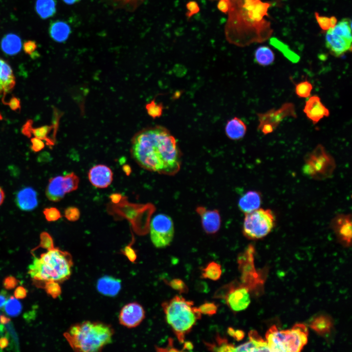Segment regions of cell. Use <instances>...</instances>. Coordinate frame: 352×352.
I'll use <instances>...</instances> for the list:
<instances>
[{"instance_id": "6da1fadb", "label": "cell", "mask_w": 352, "mask_h": 352, "mask_svg": "<svg viewBox=\"0 0 352 352\" xmlns=\"http://www.w3.org/2000/svg\"><path fill=\"white\" fill-rule=\"evenodd\" d=\"M131 150L134 159L148 171L173 176L180 169V150L176 138L164 127H150L137 132Z\"/></svg>"}, {"instance_id": "7a4b0ae2", "label": "cell", "mask_w": 352, "mask_h": 352, "mask_svg": "<svg viewBox=\"0 0 352 352\" xmlns=\"http://www.w3.org/2000/svg\"><path fill=\"white\" fill-rule=\"evenodd\" d=\"M226 35L231 43L245 46L267 40L273 32L266 19L271 3L262 0L230 1Z\"/></svg>"}, {"instance_id": "3957f363", "label": "cell", "mask_w": 352, "mask_h": 352, "mask_svg": "<svg viewBox=\"0 0 352 352\" xmlns=\"http://www.w3.org/2000/svg\"><path fill=\"white\" fill-rule=\"evenodd\" d=\"M112 328L99 322L84 321L70 327L64 334L70 347L75 351L98 352L110 343Z\"/></svg>"}, {"instance_id": "277c9868", "label": "cell", "mask_w": 352, "mask_h": 352, "mask_svg": "<svg viewBox=\"0 0 352 352\" xmlns=\"http://www.w3.org/2000/svg\"><path fill=\"white\" fill-rule=\"evenodd\" d=\"M72 261L71 255L58 248H53L35 257L29 266L28 273L35 280L62 282L69 277Z\"/></svg>"}, {"instance_id": "5b68a950", "label": "cell", "mask_w": 352, "mask_h": 352, "mask_svg": "<svg viewBox=\"0 0 352 352\" xmlns=\"http://www.w3.org/2000/svg\"><path fill=\"white\" fill-rule=\"evenodd\" d=\"M193 306V301L179 295L162 304L166 321L180 343L184 342L186 335L201 317L198 308Z\"/></svg>"}, {"instance_id": "8992f818", "label": "cell", "mask_w": 352, "mask_h": 352, "mask_svg": "<svg viewBox=\"0 0 352 352\" xmlns=\"http://www.w3.org/2000/svg\"><path fill=\"white\" fill-rule=\"evenodd\" d=\"M308 334V328L303 324L280 330L273 325L266 331L265 338L269 352H297L307 343Z\"/></svg>"}, {"instance_id": "52a82bcc", "label": "cell", "mask_w": 352, "mask_h": 352, "mask_svg": "<svg viewBox=\"0 0 352 352\" xmlns=\"http://www.w3.org/2000/svg\"><path fill=\"white\" fill-rule=\"evenodd\" d=\"M275 223V217L270 209L260 208L245 214L242 234L249 240L261 239L270 233Z\"/></svg>"}, {"instance_id": "ba28073f", "label": "cell", "mask_w": 352, "mask_h": 352, "mask_svg": "<svg viewBox=\"0 0 352 352\" xmlns=\"http://www.w3.org/2000/svg\"><path fill=\"white\" fill-rule=\"evenodd\" d=\"M326 46L330 53L338 57L352 51L351 22L343 19L335 25L327 30L326 34Z\"/></svg>"}, {"instance_id": "9c48e42d", "label": "cell", "mask_w": 352, "mask_h": 352, "mask_svg": "<svg viewBox=\"0 0 352 352\" xmlns=\"http://www.w3.org/2000/svg\"><path fill=\"white\" fill-rule=\"evenodd\" d=\"M254 253V246L249 244L238 258L239 268L242 274V284L249 291L263 286L264 282L262 273L255 268Z\"/></svg>"}, {"instance_id": "30bf717a", "label": "cell", "mask_w": 352, "mask_h": 352, "mask_svg": "<svg viewBox=\"0 0 352 352\" xmlns=\"http://www.w3.org/2000/svg\"><path fill=\"white\" fill-rule=\"evenodd\" d=\"M150 238L156 248H164L170 244L174 236V225L171 218L164 214L155 215L150 226Z\"/></svg>"}, {"instance_id": "8fae6325", "label": "cell", "mask_w": 352, "mask_h": 352, "mask_svg": "<svg viewBox=\"0 0 352 352\" xmlns=\"http://www.w3.org/2000/svg\"><path fill=\"white\" fill-rule=\"evenodd\" d=\"M257 115L259 122L258 130L264 135L273 132L286 117H297L294 104L289 102L283 104L279 109H272Z\"/></svg>"}, {"instance_id": "7c38bea8", "label": "cell", "mask_w": 352, "mask_h": 352, "mask_svg": "<svg viewBox=\"0 0 352 352\" xmlns=\"http://www.w3.org/2000/svg\"><path fill=\"white\" fill-rule=\"evenodd\" d=\"M249 291L241 284L232 282L220 289L216 296L224 298L232 311L238 312L246 309L250 304Z\"/></svg>"}, {"instance_id": "4fadbf2b", "label": "cell", "mask_w": 352, "mask_h": 352, "mask_svg": "<svg viewBox=\"0 0 352 352\" xmlns=\"http://www.w3.org/2000/svg\"><path fill=\"white\" fill-rule=\"evenodd\" d=\"M145 312L142 306L136 302L130 303L125 305L119 314L120 324L132 328L138 326L143 320Z\"/></svg>"}, {"instance_id": "5bb4252c", "label": "cell", "mask_w": 352, "mask_h": 352, "mask_svg": "<svg viewBox=\"0 0 352 352\" xmlns=\"http://www.w3.org/2000/svg\"><path fill=\"white\" fill-rule=\"evenodd\" d=\"M331 227L338 240L346 246L352 242V218L351 215L340 214L335 217L331 222Z\"/></svg>"}, {"instance_id": "9a60e30c", "label": "cell", "mask_w": 352, "mask_h": 352, "mask_svg": "<svg viewBox=\"0 0 352 352\" xmlns=\"http://www.w3.org/2000/svg\"><path fill=\"white\" fill-rule=\"evenodd\" d=\"M196 210L200 217L202 227L207 234H214L219 230L221 218L218 210H210L199 206Z\"/></svg>"}, {"instance_id": "2e32d148", "label": "cell", "mask_w": 352, "mask_h": 352, "mask_svg": "<svg viewBox=\"0 0 352 352\" xmlns=\"http://www.w3.org/2000/svg\"><path fill=\"white\" fill-rule=\"evenodd\" d=\"M303 111L313 124L318 123L324 117L330 115L329 110L322 103L320 98L316 95L310 96L306 101Z\"/></svg>"}, {"instance_id": "e0dca14e", "label": "cell", "mask_w": 352, "mask_h": 352, "mask_svg": "<svg viewBox=\"0 0 352 352\" xmlns=\"http://www.w3.org/2000/svg\"><path fill=\"white\" fill-rule=\"evenodd\" d=\"M88 179L94 187L99 188L108 187L113 180V173L108 166L99 164L92 167L88 173Z\"/></svg>"}, {"instance_id": "ac0fdd59", "label": "cell", "mask_w": 352, "mask_h": 352, "mask_svg": "<svg viewBox=\"0 0 352 352\" xmlns=\"http://www.w3.org/2000/svg\"><path fill=\"white\" fill-rule=\"evenodd\" d=\"M17 206L24 211H30L38 204L37 193L32 187H26L19 190L16 195Z\"/></svg>"}, {"instance_id": "d6986e66", "label": "cell", "mask_w": 352, "mask_h": 352, "mask_svg": "<svg viewBox=\"0 0 352 352\" xmlns=\"http://www.w3.org/2000/svg\"><path fill=\"white\" fill-rule=\"evenodd\" d=\"M249 341L238 347L234 352H269L266 341H264L255 330L248 333Z\"/></svg>"}, {"instance_id": "ffe728a7", "label": "cell", "mask_w": 352, "mask_h": 352, "mask_svg": "<svg viewBox=\"0 0 352 352\" xmlns=\"http://www.w3.org/2000/svg\"><path fill=\"white\" fill-rule=\"evenodd\" d=\"M98 291L101 294L110 297L117 295L121 288V281L119 279L110 276H104L99 278L96 284Z\"/></svg>"}, {"instance_id": "44dd1931", "label": "cell", "mask_w": 352, "mask_h": 352, "mask_svg": "<svg viewBox=\"0 0 352 352\" xmlns=\"http://www.w3.org/2000/svg\"><path fill=\"white\" fill-rule=\"evenodd\" d=\"M262 203L261 193L256 191H249L243 195L239 199V209L246 214L260 208Z\"/></svg>"}, {"instance_id": "7402d4cb", "label": "cell", "mask_w": 352, "mask_h": 352, "mask_svg": "<svg viewBox=\"0 0 352 352\" xmlns=\"http://www.w3.org/2000/svg\"><path fill=\"white\" fill-rule=\"evenodd\" d=\"M15 83V78L10 66L0 58V88L4 95L14 88Z\"/></svg>"}, {"instance_id": "603a6c76", "label": "cell", "mask_w": 352, "mask_h": 352, "mask_svg": "<svg viewBox=\"0 0 352 352\" xmlns=\"http://www.w3.org/2000/svg\"><path fill=\"white\" fill-rule=\"evenodd\" d=\"M32 121L28 120L23 125L22 129V133L25 136L30 137L33 134L35 137L42 140H45L47 145L51 146L54 144L48 134L53 128V126H44L37 128L32 127Z\"/></svg>"}, {"instance_id": "cb8c5ba5", "label": "cell", "mask_w": 352, "mask_h": 352, "mask_svg": "<svg viewBox=\"0 0 352 352\" xmlns=\"http://www.w3.org/2000/svg\"><path fill=\"white\" fill-rule=\"evenodd\" d=\"M247 127L240 118L234 117L228 120L225 127L226 136L231 140H237L243 138L246 134Z\"/></svg>"}, {"instance_id": "d4e9b609", "label": "cell", "mask_w": 352, "mask_h": 352, "mask_svg": "<svg viewBox=\"0 0 352 352\" xmlns=\"http://www.w3.org/2000/svg\"><path fill=\"white\" fill-rule=\"evenodd\" d=\"M63 176H58L51 178L46 189L47 198L52 201H59L62 199L66 195L63 185Z\"/></svg>"}, {"instance_id": "484cf974", "label": "cell", "mask_w": 352, "mask_h": 352, "mask_svg": "<svg viewBox=\"0 0 352 352\" xmlns=\"http://www.w3.org/2000/svg\"><path fill=\"white\" fill-rule=\"evenodd\" d=\"M71 32L69 25L65 22L56 21L50 23L49 32L55 41L62 43L66 41Z\"/></svg>"}, {"instance_id": "4316f807", "label": "cell", "mask_w": 352, "mask_h": 352, "mask_svg": "<svg viewBox=\"0 0 352 352\" xmlns=\"http://www.w3.org/2000/svg\"><path fill=\"white\" fill-rule=\"evenodd\" d=\"M22 47L20 37L14 34L5 35L1 41V48L6 54L13 55L18 53Z\"/></svg>"}, {"instance_id": "83f0119b", "label": "cell", "mask_w": 352, "mask_h": 352, "mask_svg": "<svg viewBox=\"0 0 352 352\" xmlns=\"http://www.w3.org/2000/svg\"><path fill=\"white\" fill-rule=\"evenodd\" d=\"M332 326V319L325 315H320L314 317L309 324V327L320 335L330 332Z\"/></svg>"}, {"instance_id": "f1b7e54d", "label": "cell", "mask_w": 352, "mask_h": 352, "mask_svg": "<svg viewBox=\"0 0 352 352\" xmlns=\"http://www.w3.org/2000/svg\"><path fill=\"white\" fill-rule=\"evenodd\" d=\"M55 0H37L36 11L42 19H46L53 16L56 11Z\"/></svg>"}, {"instance_id": "f546056e", "label": "cell", "mask_w": 352, "mask_h": 352, "mask_svg": "<svg viewBox=\"0 0 352 352\" xmlns=\"http://www.w3.org/2000/svg\"><path fill=\"white\" fill-rule=\"evenodd\" d=\"M255 62L262 66H267L271 65L275 59V56L272 50L267 46H262L258 47L254 54Z\"/></svg>"}, {"instance_id": "4dcf8cb0", "label": "cell", "mask_w": 352, "mask_h": 352, "mask_svg": "<svg viewBox=\"0 0 352 352\" xmlns=\"http://www.w3.org/2000/svg\"><path fill=\"white\" fill-rule=\"evenodd\" d=\"M222 274L221 266L218 263L211 262L201 270V277L213 281L219 280Z\"/></svg>"}, {"instance_id": "1f68e13d", "label": "cell", "mask_w": 352, "mask_h": 352, "mask_svg": "<svg viewBox=\"0 0 352 352\" xmlns=\"http://www.w3.org/2000/svg\"><path fill=\"white\" fill-rule=\"evenodd\" d=\"M216 340V342L213 343L205 342V345L209 350L216 352H234L235 346L228 343L225 338L217 336Z\"/></svg>"}, {"instance_id": "d6a6232c", "label": "cell", "mask_w": 352, "mask_h": 352, "mask_svg": "<svg viewBox=\"0 0 352 352\" xmlns=\"http://www.w3.org/2000/svg\"><path fill=\"white\" fill-rule=\"evenodd\" d=\"M22 310V304L16 298L11 296L7 299L4 305V311L7 314L10 316H17L20 314Z\"/></svg>"}, {"instance_id": "836d02e7", "label": "cell", "mask_w": 352, "mask_h": 352, "mask_svg": "<svg viewBox=\"0 0 352 352\" xmlns=\"http://www.w3.org/2000/svg\"><path fill=\"white\" fill-rule=\"evenodd\" d=\"M79 183V177L73 172L63 176V185L66 194L76 190L78 187Z\"/></svg>"}, {"instance_id": "e575fe53", "label": "cell", "mask_w": 352, "mask_h": 352, "mask_svg": "<svg viewBox=\"0 0 352 352\" xmlns=\"http://www.w3.org/2000/svg\"><path fill=\"white\" fill-rule=\"evenodd\" d=\"M312 89V85L306 80L295 84V92L300 98H308L310 96Z\"/></svg>"}, {"instance_id": "d590c367", "label": "cell", "mask_w": 352, "mask_h": 352, "mask_svg": "<svg viewBox=\"0 0 352 352\" xmlns=\"http://www.w3.org/2000/svg\"><path fill=\"white\" fill-rule=\"evenodd\" d=\"M110 4L118 8L133 10L138 7L144 0H106Z\"/></svg>"}, {"instance_id": "8d00e7d4", "label": "cell", "mask_w": 352, "mask_h": 352, "mask_svg": "<svg viewBox=\"0 0 352 352\" xmlns=\"http://www.w3.org/2000/svg\"><path fill=\"white\" fill-rule=\"evenodd\" d=\"M314 14L319 26L323 30H328L334 27L337 23V19L334 16L329 18L320 16L317 12H315Z\"/></svg>"}, {"instance_id": "74e56055", "label": "cell", "mask_w": 352, "mask_h": 352, "mask_svg": "<svg viewBox=\"0 0 352 352\" xmlns=\"http://www.w3.org/2000/svg\"><path fill=\"white\" fill-rule=\"evenodd\" d=\"M146 109L148 114L153 118H155L161 116L163 107L161 104L156 103L153 100L146 105Z\"/></svg>"}, {"instance_id": "f35d334b", "label": "cell", "mask_w": 352, "mask_h": 352, "mask_svg": "<svg viewBox=\"0 0 352 352\" xmlns=\"http://www.w3.org/2000/svg\"><path fill=\"white\" fill-rule=\"evenodd\" d=\"M167 284L172 288L177 291L179 293H186L188 291L187 286L180 279H173L168 282Z\"/></svg>"}, {"instance_id": "ab89813d", "label": "cell", "mask_w": 352, "mask_h": 352, "mask_svg": "<svg viewBox=\"0 0 352 352\" xmlns=\"http://www.w3.org/2000/svg\"><path fill=\"white\" fill-rule=\"evenodd\" d=\"M44 287L46 293L53 298L58 297L61 294V288L56 282L46 281Z\"/></svg>"}, {"instance_id": "60d3db41", "label": "cell", "mask_w": 352, "mask_h": 352, "mask_svg": "<svg viewBox=\"0 0 352 352\" xmlns=\"http://www.w3.org/2000/svg\"><path fill=\"white\" fill-rule=\"evenodd\" d=\"M198 308L201 314L212 316L217 313L218 306L214 302H205Z\"/></svg>"}, {"instance_id": "b9f144b4", "label": "cell", "mask_w": 352, "mask_h": 352, "mask_svg": "<svg viewBox=\"0 0 352 352\" xmlns=\"http://www.w3.org/2000/svg\"><path fill=\"white\" fill-rule=\"evenodd\" d=\"M43 213L48 221L57 220L61 217L60 211L55 207L46 208L44 210Z\"/></svg>"}, {"instance_id": "7bdbcfd3", "label": "cell", "mask_w": 352, "mask_h": 352, "mask_svg": "<svg viewBox=\"0 0 352 352\" xmlns=\"http://www.w3.org/2000/svg\"><path fill=\"white\" fill-rule=\"evenodd\" d=\"M39 247L46 249L47 250L54 247L52 238L48 233L43 232L41 234Z\"/></svg>"}, {"instance_id": "ee69618b", "label": "cell", "mask_w": 352, "mask_h": 352, "mask_svg": "<svg viewBox=\"0 0 352 352\" xmlns=\"http://www.w3.org/2000/svg\"><path fill=\"white\" fill-rule=\"evenodd\" d=\"M64 216L67 220L75 221L79 219L80 213L78 208L71 206L65 209Z\"/></svg>"}, {"instance_id": "f6af8a7d", "label": "cell", "mask_w": 352, "mask_h": 352, "mask_svg": "<svg viewBox=\"0 0 352 352\" xmlns=\"http://www.w3.org/2000/svg\"><path fill=\"white\" fill-rule=\"evenodd\" d=\"M37 48V44L36 42L32 40L26 41L24 42L23 44V49L24 52L30 55L31 56H35L36 51Z\"/></svg>"}, {"instance_id": "bcb514c9", "label": "cell", "mask_w": 352, "mask_h": 352, "mask_svg": "<svg viewBox=\"0 0 352 352\" xmlns=\"http://www.w3.org/2000/svg\"><path fill=\"white\" fill-rule=\"evenodd\" d=\"M186 16L190 18L198 13L199 11V7L198 3L194 0L189 1L186 4Z\"/></svg>"}, {"instance_id": "7dc6e473", "label": "cell", "mask_w": 352, "mask_h": 352, "mask_svg": "<svg viewBox=\"0 0 352 352\" xmlns=\"http://www.w3.org/2000/svg\"><path fill=\"white\" fill-rule=\"evenodd\" d=\"M19 281L12 276H9L3 280V285L6 289H12L14 288L18 284Z\"/></svg>"}, {"instance_id": "c3c4849f", "label": "cell", "mask_w": 352, "mask_h": 352, "mask_svg": "<svg viewBox=\"0 0 352 352\" xmlns=\"http://www.w3.org/2000/svg\"><path fill=\"white\" fill-rule=\"evenodd\" d=\"M227 333L233 337L237 341L242 340L245 335L244 332L241 330H234L232 327H229L227 329Z\"/></svg>"}, {"instance_id": "681fc988", "label": "cell", "mask_w": 352, "mask_h": 352, "mask_svg": "<svg viewBox=\"0 0 352 352\" xmlns=\"http://www.w3.org/2000/svg\"><path fill=\"white\" fill-rule=\"evenodd\" d=\"M31 149L35 152L42 150L44 147V144L42 140L36 137L31 139Z\"/></svg>"}, {"instance_id": "f907efd6", "label": "cell", "mask_w": 352, "mask_h": 352, "mask_svg": "<svg viewBox=\"0 0 352 352\" xmlns=\"http://www.w3.org/2000/svg\"><path fill=\"white\" fill-rule=\"evenodd\" d=\"M9 106L10 109L14 111L21 110V102L19 98L16 97H12L9 101L5 104Z\"/></svg>"}, {"instance_id": "816d5d0a", "label": "cell", "mask_w": 352, "mask_h": 352, "mask_svg": "<svg viewBox=\"0 0 352 352\" xmlns=\"http://www.w3.org/2000/svg\"><path fill=\"white\" fill-rule=\"evenodd\" d=\"M230 5V1L229 0H219L217 7L220 11L227 13L229 11Z\"/></svg>"}, {"instance_id": "f5cc1de1", "label": "cell", "mask_w": 352, "mask_h": 352, "mask_svg": "<svg viewBox=\"0 0 352 352\" xmlns=\"http://www.w3.org/2000/svg\"><path fill=\"white\" fill-rule=\"evenodd\" d=\"M26 289L22 286L17 287L14 292V296L17 299H23L27 295Z\"/></svg>"}, {"instance_id": "db71d44e", "label": "cell", "mask_w": 352, "mask_h": 352, "mask_svg": "<svg viewBox=\"0 0 352 352\" xmlns=\"http://www.w3.org/2000/svg\"><path fill=\"white\" fill-rule=\"evenodd\" d=\"M7 292L4 290L0 292V308H2L5 305L7 299Z\"/></svg>"}, {"instance_id": "11a10c76", "label": "cell", "mask_w": 352, "mask_h": 352, "mask_svg": "<svg viewBox=\"0 0 352 352\" xmlns=\"http://www.w3.org/2000/svg\"><path fill=\"white\" fill-rule=\"evenodd\" d=\"M9 344L8 338L3 336L0 338V349L2 350L6 348Z\"/></svg>"}, {"instance_id": "9f6ffc18", "label": "cell", "mask_w": 352, "mask_h": 352, "mask_svg": "<svg viewBox=\"0 0 352 352\" xmlns=\"http://www.w3.org/2000/svg\"><path fill=\"white\" fill-rule=\"evenodd\" d=\"M10 321V318L7 317L4 315H1L0 316V323L1 324L4 325L8 323Z\"/></svg>"}, {"instance_id": "6f0895ef", "label": "cell", "mask_w": 352, "mask_h": 352, "mask_svg": "<svg viewBox=\"0 0 352 352\" xmlns=\"http://www.w3.org/2000/svg\"><path fill=\"white\" fill-rule=\"evenodd\" d=\"M194 348L193 345L191 342L187 341L184 342L183 349L184 350L190 351L193 349Z\"/></svg>"}, {"instance_id": "680465c9", "label": "cell", "mask_w": 352, "mask_h": 352, "mask_svg": "<svg viewBox=\"0 0 352 352\" xmlns=\"http://www.w3.org/2000/svg\"><path fill=\"white\" fill-rule=\"evenodd\" d=\"M5 197L4 192L3 189L0 187V206L3 202Z\"/></svg>"}, {"instance_id": "91938a15", "label": "cell", "mask_w": 352, "mask_h": 352, "mask_svg": "<svg viewBox=\"0 0 352 352\" xmlns=\"http://www.w3.org/2000/svg\"><path fill=\"white\" fill-rule=\"evenodd\" d=\"M67 4H72L78 2L80 0H63Z\"/></svg>"}, {"instance_id": "94428289", "label": "cell", "mask_w": 352, "mask_h": 352, "mask_svg": "<svg viewBox=\"0 0 352 352\" xmlns=\"http://www.w3.org/2000/svg\"><path fill=\"white\" fill-rule=\"evenodd\" d=\"M112 197L113 198H111V199L113 202H118L119 200V196H118L117 195H114Z\"/></svg>"}, {"instance_id": "6125c7cd", "label": "cell", "mask_w": 352, "mask_h": 352, "mask_svg": "<svg viewBox=\"0 0 352 352\" xmlns=\"http://www.w3.org/2000/svg\"><path fill=\"white\" fill-rule=\"evenodd\" d=\"M2 93H3V91H2V89L0 88V95Z\"/></svg>"}, {"instance_id": "be15d7a7", "label": "cell", "mask_w": 352, "mask_h": 352, "mask_svg": "<svg viewBox=\"0 0 352 352\" xmlns=\"http://www.w3.org/2000/svg\"><path fill=\"white\" fill-rule=\"evenodd\" d=\"M229 0L230 1H232V0Z\"/></svg>"}]
</instances>
